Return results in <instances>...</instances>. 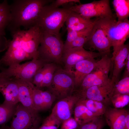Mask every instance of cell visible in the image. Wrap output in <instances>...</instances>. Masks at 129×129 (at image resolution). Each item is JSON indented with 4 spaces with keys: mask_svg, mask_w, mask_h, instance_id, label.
I'll return each mask as SVG.
<instances>
[{
    "mask_svg": "<svg viewBox=\"0 0 129 129\" xmlns=\"http://www.w3.org/2000/svg\"><path fill=\"white\" fill-rule=\"evenodd\" d=\"M11 18L10 5L7 0H5L0 3V35H5V30L9 23Z\"/></svg>",
    "mask_w": 129,
    "mask_h": 129,
    "instance_id": "cb8c5ba5",
    "label": "cell"
},
{
    "mask_svg": "<svg viewBox=\"0 0 129 129\" xmlns=\"http://www.w3.org/2000/svg\"><path fill=\"white\" fill-rule=\"evenodd\" d=\"M96 18L90 38L83 47L88 48L91 51H97L102 56L105 55L110 56L112 46L105 32L106 19Z\"/></svg>",
    "mask_w": 129,
    "mask_h": 129,
    "instance_id": "9c48e42d",
    "label": "cell"
},
{
    "mask_svg": "<svg viewBox=\"0 0 129 129\" xmlns=\"http://www.w3.org/2000/svg\"><path fill=\"white\" fill-rule=\"evenodd\" d=\"M43 32L38 49V59L48 63L62 64L64 43L60 36Z\"/></svg>",
    "mask_w": 129,
    "mask_h": 129,
    "instance_id": "277c9868",
    "label": "cell"
},
{
    "mask_svg": "<svg viewBox=\"0 0 129 129\" xmlns=\"http://www.w3.org/2000/svg\"><path fill=\"white\" fill-rule=\"evenodd\" d=\"M129 54V46L124 44L118 49L113 51L111 57V66L109 78L115 83L119 80L121 73L125 67L127 58Z\"/></svg>",
    "mask_w": 129,
    "mask_h": 129,
    "instance_id": "5bb4252c",
    "label": "cell"
},
{
    "mask_svg": "<svg viewBox=\"0 0 129 129\" xmlns=\"http://www.w3.org/2000/svg\"><path fill=\"white\" fill-rule=\"evenodd\" d=\"M102 56L98 52L88 51L83 47H77L70 49L63 53L61 59V63L64 68L66 70L72 72V69L75 64L83 60L95 59Z\"/></svg>",
    "mask_w": 129,
    "mask_h": 129,
    "instance_id": "4fadbf2b",
    "label": "cell"
},
{
    "mask_svg": "<svg viewBox=\"0 0 129 129\" xmlns=\"http://www.w3.org/2000/svg\"><path fill=\"white\" fill-rule=\"evenodd\" d=\"M111 104L114 108L121 109L129 103V95L119 94L113 96L111 99Z\"/></svg>",
    "mask_w": 129,
    "mask_h": 129,
    "instance_id": "4dcf8cb0",
    "label": "cell"
},
{
    "mask_svg": "<svg viewBox=\"0 0 129 129\" xmlns=\"http://www.w3.org/2000/svg\"><path fill=\"white\" fill-rule=\"evenodd\" d=\"M74 93L59 100L52 108L51 113L61 123L71 117L75 106L79 100Z\"/></svg>",
    "mask_w": 129,
    "mask_h": 129,
    "instance_id": "9a60e30c",
    "label": "cell"
},
{
    "mask_svg": "<svg viewBox=\"0 0 129 129\" xmlns=\"http://www.w3.org/2000/svg\"><path fill=\"white\" fill-rule=\"evenodd\" d=\"M96 20L97 18L94 20L86 19L79 14L71 11L65 22L67 32L81 30L91 27Z\"/></svg>",
    "mask_w": 129,
    "mask_h": 129,
    "instance_id": "d6986e66",
    "label": "cell"
},
{
    "mask_svg": "<svg viewBox=\"0 0 129 129\" xmlns=\"http://www.w3.org/2000/svg\"><path fill=\"white\" fill-rule=\"evenodd\" d=\"M128 110L108 107L104 115L106 123L111 129H124Z\"/></svg>",
    "mask_w": 129,
    "mask_h": 129,
    "instance_id": "ac0fdd59",
    "label": "cell"
},
{
    "mask_svg": "<svg viewBox=\"0 0 129 129\" xmlns=\"http://www.w3.org/2000/svg\"><path fill=\"white\" fill-rule=\"evenodd\" d=\"M61 124L60 129H77L79 126L74 118L72 117L63 121Z\"/></svg>",
    "mask_w": 129,
    "mask_h": 129,
    "instance_id": "e575fe53",
    "label": "cell"
},
{
    "mask_svg": "<svg viewBox=\"0 0 129 129\" xmlns=\"http://www.w3.org/2000/svg\"><path fill=\"white\" fill-rule=\"evenodd\" d=\"M14 79L18 86L19 102L25 107L34 110L32 100L33 90L34 85L31 82L20 79Z\"/></svg>",
    "mask_w": 129,
    "mask_h": 129,
    "instance_id": "44dd1931",
    "label": "cell"
},
{
    "mask_svg": "<svg viewBox=\"0 0 129 129\" xmlns=\"http://www.w3.org/2000/svg\"><path fill=\"white\" fill-rule=\"evenodd\" d=\"M97 61L92 71L83 79L74 92L80 94L88 88L104 84L110 79L109 78L111 66V57L105 55Z\"/></svg>",
    "mask_w": 129,
    "mask_h": 129,
    "instance_id": "5b68a950",
    "label": "cell"
},
{
    "mask_svg": "<svg viewBox=\"0 0 129 129\" xmlns=\"http://www.w3.org/2000/svg\"><path fill=\"white\" fill-rule=\"evenodd\" d=\"M124 129H129V112L127 113L126 116Z\"/></svg>",
    "mask_w": 129,
    "mask_h": 129,
    "instance_id": "f35d334b",
    "label": "cell"
},
{
    "mask_svg": "<svg viewBox=\"0 0 129 129\" xmlns=\"http://www.w3.org/2000/svg\"><path fill=\"white\" fill-rule=\"evenodd\" d=\"M11 33L12 40H10L7 51L0 59L3 65L8 66L25 60L38 59V49L43 32L38 25Z\"/></svg>",
    "mask_w": 129,
    "mask_h": 129,
    "instance_id": "6da1fadb",
    "label": "cell"
},
{
    "mask_svg": "<svg viewBox=\"0 0 129 129\" xmlns=\"http://www.w3.org/2000/svg\"><path fill=\"white\" fill-rule=\"evenodd\" d=\"M119 94L129 95V76L114 83L113 96Z\"/></svg>",
    "mask_w": 129,
    "mask_h": 129,
    "instance_id": "83f0119b",
    "label": "cell"
},
{
    "mask_svg": "<svg viewBox=\"0 0 129 129\" xmlns=\"http://www.w3.org/2000/svg\"><path fill=\"white\" fill-rule=\"evenodd\" d=\"M76 3L81 4L79 0H56L54 1L51 4L54 6L59 8L60 6H63V7H67L70 6Z\"/></svg>",
    "mask_w": 129,
    "mask_h": 129,
    "instance_id": "d590c367",
    "label": "cell"
},
{
    "mask_svg": "<svg viewBox=\"0 0 129 129\" xmlns=\"http://www.w3.org/2000/svg\"><path fill=\"white\" fill-rule=\"evenodd\" d=\"M91 33L89 34L80 36L76 38L70 43L63 52L70 48L77 47H83L89 39Z\"/></svg>",
    "mask_w": 129,
    "mask_h": 129,
    "instance_id": "d6a6232c",
    "label": "cell"
},
{
    "mask_svg": "<svg viewBox=\"0 0 129 129\" xmlns=\"http://www.w3.org/2000/svg\"><path fill=\"white\" fill-rule=\"evenodd\" d=\"M48 0H15L10 5L11 18L7 28L11 33L23 27L27 30L36 24L43 7Z\"/></svg>",
    "mask_w": 129,
    "mask_h": 129,
    "instance_id": "7a4b0ae2",
    "label": "cell"
},
{
    "mask_svg": "<svg viewBox=\"0 0 129 129\" xmlns=\"http://www.w3.org/2000/svg\"><path fill=\"white\" fill-rule=\"evenodd\" d=\"M0 92L4 98V103L16 105L19 102L18 86L14 79L0 76Z\"/></svg>",
    "mask_w": 129,
    "mask_h": 129,
    "instance_id": "2e32d148",
    "label": "cell"
},
{
    "mask_svg": "<svg viewBox=\"0 0 129 129\" xmlns=\"http://www.w3.org/2000/svg\"><path fill=\"white\" fill-rule=\"evenodd\" d=\"M68 8L71 11L77 13L87 19H91L93 17L99 19H116V17L112 11L109 0L94 1L87 3L75 5Z\"/></svg>",
    "mask_w": 129,
    "mask_h": 129,
    "instance_id": "52a82bcc",
    "label": "cell"
},
{
    "mask_svg": "<svg viewBox=\"0 0 129 129\" xmlns=\"http://www.w3.org/2000/svg\"><path fill=\"white\" fill-rule=\"evenodd\" d=\"M10 41L7 40L5 36L0 35V52L7 49ZM2 68L0 63V70Z\"/></svg>",
    "mask_w": 129,
    "mask_h": 129,
    "instance_id": "8d00e7d4",
    "label": "cell"
},
{
    "mask_svg": "<svg viewBox=\"0 0 129 129\" xmlns=\"http://www.w3.org/2000/svg\"><path fill=\"white\" fill-rule=\"evenodd\" d=\"M46 64L37 72L33 79L32 84L36 87L39 89H40L46 70Z\"/></svg>",
    "mask_w": 129,
    "mask_h": 129,
    "instance_id": "836d02e7",
    "label": "cell"
},
{
    "mask_svg": "<svg viewBox=\"0 0 129 129\" xmlns=\"http://www.w3.org/2000/svg\"><path fill=\"white\" fill-rule=\"evenodd\" d=\"M59 65L54 63L46 64V68L40 89L44 87L48 88L50 85L54 73Z\"/></svg>",
    "mask_w": 129,
    "mask_h": 129,
    "instance_id": "4316f807",
    "label": "cell"
},
{
    "mask_svg": "<svg viewBox=\"0 0 129 129\" xmlns=\"http://www.w3.org/2000/svg\"><path fill=\"white\" fill-rule=\"evenodd\" d=\"M32 100L34 109L39 112L50 109L56 99L48 90L43 91L34 86Z\"/></svg>",
    "mask_w": 129,
    "mask_h": 129,
    "instance_id": "e0dca14e",
    "label": "cell"
},
{
    "mask_svg": "<svg viewBox=\"0 0 129 129\" xmlns=\"http://www.w3.org/2000/svg\"><path fill=\"white\" fill-rule=\"evenodd\" d=\"M112 4L118 22L128 19L129 16V0H113Z\"/></svg>",
    "mask_w": 129,
    "mask_h": 129,
    "instance_id": "d4e9b609",
    "label": "cell"
},
{
    "mask_svg": "<svg viewBox=\"0 0 129 129\" xmlns=\"http://www.w3.org/2000/svg\"><path fill=\"white\" fill-rule=\"evenodd\" d=\"M73 113L74 118L79 126L98 117L95 115L85 106L78 102L75 106Z\"/></svg>",
    "mask_w": 129,
    "mask_h": 129,
    "instance_id": "7402d4cb",
    "label": "cell"
},
{
    "mask_svg": "<svg viewBox=\"0 0 129 129\" xmlns=\"http://www.w3.org/2000/svg\"><path fill=\"white\" fill-rule=\"evenodd\" d=\"M114 84L110 79L104 84L91 87L83 92L76 95L79 97V100L84 99L95 100L109 107L111 104Z\"/></svg>",
    "mask_w": 129,
    "mask_h": 129,
    "instance_id": "7c38bea8",
    "label": "cell"
},
{
    "mask_svg": "<svg viewBox=\"0 0 129 129\" xmlns=\"http://www.w3.org/2000/svg\"><path fill=\"white\" fill-rule=\"evenodd\" d=\"M125 70L123 77L129 76V54L127 58V62L125 67Z\"/></svg>",
    "mask_w": 129,
    "mask_h": 129,
    "instance_id": "74e56055",
    "label": "cell"
},
{
    "mask_svg": "<svg viewBox=\"0 0 129 129\" xmlns=\"http://www.w3.org/2000/svg\"><path fill=\"white\" fill-rule=\"evenodd\" d=\"M16 105H12L4 102L0 104V125H5L12 117Z\"/></svg>",
    "mask_w": 129,
    "mask_h": 129,
    "instance_id": "484cf974",
    "label": "cell"
},
{
    "mask_svg": "<svg viewBox=\"0 0 129 129\" xmlns=\"http://www.w3.org/2000/svg\"><path fill=\"white\" fill-rule=\"evenodd\" d=\"M71 12L68 7L57 8L51 4L46 5L42 8L35 25L43 32L59 35L60 30Z\"/></svg>",
    "mask_w": 129,
    "mask_h": 129,
    "instance_id": "3957f363",
    "label": "cell"
},
{
    "mask_svg": "<svg viewBox=\"0 0 129 129\" xmlns=\"http://www.w3.org/2000/svg\"><path fill=\"white\" fill-rule=\"evenodd\" d=\"M93 26L91 27L81 30L71 31L68 32L67 38L64 43L63 51L70 43L76 38L83 35L88 34L91 33L92 31Z\"/></svg>",
    "mask_w": 129,
    "mask_h": 129,
    "instance_id": "f1b7e54d",
    "label": "cell"
},
{
    "mask_svg": "<svg viewBox=\"0 0 129 129\" xmlns=\"http://www.w3.org/2000/svg\"><path fill=\"white\" fill-rule=\"evenodd\" d=\"M105 30L106 35L115 51L124 44L129 36V21L122 22L116 19H106Z\"/></svg>",
    "mask_w": 129,
    "mask_h": 129,
    "instance_id": "8fae6325",
    "label": "cell"
},
{
    "mask_svg": "<svg viewBox=\"0 0 129 129\" xmlns=\"http://www.w3.org/2000/svg\"><path fill=\"white\" fill-rule=\"evenodd\" d=\"M61 124L60 122L51 113L44 119L38 129H58Z\"/></svg>",
    "mask_w": 129,
    "mask_h": 129,
    "instance_id": "f546056e",
    "label": "cell"
},
{
    "mask_svg": "<svg viewBox=\"0 0 129 129\" xmlns=\"http://www.w3.org/2000/svg\"><path fill=\"white\" fill-rule=\"evenodd\" d=\"M0 129H10V127L8 126L4 125L2 126Z\"/></svg>",
    "mask_w": 129,
    "mask_h": 129,
    "instance_id": "ab89813d",
    "label": "cell"
},
{
    "mask_svg": "<svg viewBox=\"0 0 129 129\" xmlns=\"http://www.w3.org/2000/svg\"><path fill=\"white\" fill-rule=\"evenodd\" d=\"M47 90L58 100L72 95L75 89L74 75L59 66Z\"/></svg>",
    "mask_w": 129,
    "mask_h": 129,
    "instance_id": "ba28073f",
    "label": "cell"
},
{
    "mask_svg": "<svg viewBox=\"0 0 129 129\" xmlns=\"http://www.w3.org/2000/svg\"><path fill=\"white\" fill-rule=\"evenodd\" d=\"M48 63L38 59L22 64H13L7 68L2 67L0 76L20 79L32 83L34 77L37 72Z\"/></svg>",
    "mask_w": 129,
    "mask_h": 129,
    "instance_id": "8992f818",
    "label": "cell"
},
{
    "mask_svg": "<svg viewBox=\"0 0 129 129\" xmlns=\"http://www.w3.org/2000/svg\"><path fill=\"white\" fill-rule=\"evenodd\" d=\"M97 61L95 59H88L80 61L75 64V70L72 71L74 77L75 90L92 71Z\"/></svg>",
    "mask_w": 129,
    "mask_h": 129,
    "instance_id": "ffe728a7",
    "label": "cell"
},
{
    "mask_svg": "<svg viewBox=\"0 0 129 129\" xmlns=\"http://www.w3.org/2000/svg\"><path fill=\"white\" fill-rule=\"evenodd\" d=\"M38 112L18 103L12 117L10 129H38L41 121Z\"/></svg>",
    "mask_w": 129,
    "mask_h": 129,
    "instance_id": "30bf717a",
    "label": "cell"
},
{
    "mask_svg": "<svg viewBox=\"0 0 129 129\" xmlns=\"http://www.w3.org/2000/svg\"><path fill=\"white\" fill-rule=\"evenodd\" d=\"M78 102L85 106L97 117H101L104 115L108 107L101 102L92 99L80 100Z\"/></svg>",
    "mask_w": 129,
    "mask_h": 129,
    "instance_id": "603a6c76",
    "label": "cell"
},
{
    "mask_svg": "<svg viewBox=\"0 0 129 129\" xmlns=\"http://www.w3.org/2000/svg\"><path fill=\"white\" fill-rule=\"evenodd\" d=\"M106 124L105 119L101 117H98L79 126L78 128L79 129H102Z\"/></svg>",
    "mask_w": 129,
    "mask_h": 129,
    "instance_id": "1f68e13d",
    "label": "cell"
}]
</instances>
